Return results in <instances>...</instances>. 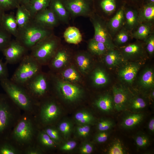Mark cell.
<instances>
[{"label":"cell","instance_id":"obj_1","mask_svg":"<svg viewBox=\"0 0 154 154\" xmlns=\"http://www.w3.org/2000/svg\"><path fill=\"white\" fill-rule=\"evenodd\" d=\"M39 129L34 116L24 112L8 138L23 151L25 148L35 143Z\"/></svg>","mask_w":154,"mask_h":154},{"label":"cell","instance_id":"obj_2","mask_svg":"<svg viewBox=\"0 0 154 154\" xmlns=\"http://www.w3.org/2000/svg\"><path fill=\"white\" fill-rule=\"evenodd\" d=\"M5 94L11 101L24 112L35 115L38 103L30 96L24 87L9 78L0 81Z\"/></svg>","mask_w":154,"mask_h":154},{"label":"cell","instance_id":"obj_3","mask_svg":"<svg viewBox=\"0 0 154 154\" xmlns=\"http://www.w3.org/2000/svg\"><path fill=\"white\" fill-rule=\"evenodd\" d=\"M21 111L5 94H0V141L8 137L22 115Z\"/></svg>","mask_w":154,"mask_h":154},{"label":"cell","instance_id":"obj_4","mask_svg":"<svg viewBox=\"0 0 154 154\" xmlns=\"http://www.w3.org/2000/svg\"><path fill=\"white\" fill-rule=\"evenodd\" d=\"M53 33L52 29L43 27L33 19L25 27L18 29L15 39L28 50L40 41Z\"/></svg>","mask_w":154,"mask_h":154},{"label":"cell","instance_id":"obj_5","mask_svg":"<svg viewBox=\"0 0 154 154\" xmlns=\"http://www.w3.org/2000/svg\"><path fill=\"white\" fill-rule=\"evenodd\" d=\"M41 65L30 54L26 55L10 79L23 86L37 74L41 72Z\"/></svg>","mask_w":154,"mask_h":154},{"label":"cell","instance_id":"obj_6","mask_svg":"<svg viewBox=\"0 0 154 154\" xmlns=\"http://www.w3.org/2000/svg\"><path fill=\"white\" fill-rule=\"evenodd\" d=\"M58 39L53 33L43 39L30 50V55L41 65L51 60L57 51Z\"/></svg>","mask_w":154,"mask_h":154},{"label":"cell","instance_id":"obj_7","mask_svg":"<svg viewBox=\"0 0 154 154\" xmlns=\"http://www.w3.org/2000/svg\"><path fill=\"white\" fill-rule=\"evenodd\" d=\"M60 112L58 106L53 101H48L42 103L39 102L34 116L39 126L40 124L48 125L57 119Z\"/></svg>","mask_w":154,"mask_h":154},{"label":"cell","instance_id":"obj_8","mask_svg":"<svg viewBox=\"0 0 154 154\" xmlns=\"http://www.w3.org/2000/svg\"><path fill=\"white\" fill-rule=\"evenodd\" d=\"M94 28L93 38L104 43L108 50L118 48L114 44L112 37L107 30L105 21L94 12L90 17Z\"/></svg>","mask_w":154,"mask_h":154},{"label":"cell","instance_id":"obj_9","mask_svg":"<svg viewBox=\"0 0 154 154\" xmlns=\"http://www.w3.org/2000/svg\"><path fill=\"white\" fill-rule=\"evenodd\" d=\"M47 79L45 74L41 72L23 86L33 98L38 103L48 91Z\"/></svg>","mask_w":154,"mask_h":154},{"label":"cell","instance_id":"obj_10","mask_svg":"<svg viewBox=\"0 0 154 154\" xmlns=\"http://www.w3.org/2000/svg\"><path fill=\"white\" fill-rule=\"evenodd\" d=\"M125 5L123 0H94V12L107 21Z\"/></svg>","mask_w":154,"mask_h":154},{"label":"cell","instance_id":"obj_11","mask_svg":"<svg viewBox=\"0 0 154 154\" xmlns=\"http://www.w3.org/2000/svg\"><path fill=\"white\" fill-rule=\"evenodd\" d=\"M66 10L74 16L90 17L94 13V0H61Z\"/></svg>","mask_w":154,"mask_h":154},{"label":"cell","instance_id":"obj_12","mask_svg":"<svg viewBox=\"0 0 154 154\" xmlns=\"http://www.w3.org/2000/svg\"><path fill=\"white\" fill-rule=\"evenodd\" d=\"M118 48L125 61L141 60L148 56L143 41L137 40Z\"/></svg>","mask_w":154,"mask_h":154},{"label":"cell","instance_id":"obj_13","mask_svg":"<svg viewBox=\"0 0 154 154\" xmlns=\"http://www.w3.org/2000/svg\"><path fill=\"white\" fill-rule=\"evenodd\" d=\"M28 50L20 43L12 40L2 52L7 64H14L20 62L27 54Z\"/></svg>","mask_w":154,"mask_h":154},{"label":"cell","instance_id":"obj_14","mask_svg":"<svg viewBox=\"0 0 154 154\" xmlns=\"http://www.w3.org/2000/svg\"><path fill=\"white\" fill-rule=\"evenodd\" d=\"M142 65V63L139 61L125 62L118 70L119 78L124 83L129 85L132 84Z\"/></svg>","mask_w":154,"mask_h":154},{"label":"cell","instance_id":"obj_15","mask_svg":"<svg viewBox=\"0 0 154 154\" xmlns=\"http://www.w3.org/2000/svg\"><path fill=\"white\" fill-rule=\"evenodd\" d=\"M114 107L118 111L124 110L129 105L132 98L129 91L121 86H114L112 88Z\"/></svg>","mask_w":154,"mask_h":154},{"label":"cell","instance_id":"obj_16","mask_svg":"<svg viewBox=\"0 0 154 154\" xmlns=\"http://www.w3.org/2000/svg\"><path fill=\"white\" fill-rule=\"evenodd\" d=\"M32 19L40 25L51 29L56 27L59 21L54 13L48 7L38 12Z\"/></svg>","mask_w":154,"mask_h":154},{"label":"cell","instance_id":"obj_17","mask_svg":"<svg viewBox=\"0 0 154 154\" xmlns=\"http://www.w3.org/2000/svg\"><path fill=\"white\" fill-rule=\"evenodd\" d=\"M56 86L60 94L64 99L68 101H75L78 99L82 95L81 90L74 85L58 81Z\"/></svg>","mask_w":154,"mask_h":154},{"label":"cell","instance_id":"obj_18","mask_svg":"<svg viewBox=\"0 0 154 154\" xmlns=\"http://www.w3.org/2000/svg\"><path fill=\"white\" fill-rule=\"evenodd\" d=\"M124 6L111 18L106 21L107 29L112 39L116 34L123 26Z\"/></svg>","mask_w":154,"mask_h":154},{"label":"cell","instance_id":"obj_19","mask_svg":"<svg viewBox=\"0 0 154 154\" xmlns=\"http://www.w3.org/2000/svg\"><path fill=\"white\" fill-rule=\"evenodd\" d=\"M124 13L123 27L131 33L139 24L138 9L125 4L124 7Z\"/></svg>","mask_w":154,"mask_h":154},{"label":"cell","instance_id":"obj_20","mask_svg":"<svg viewBox=\"0 0 154 154\" xmlns=\"http://www.w3.org/2000/svg\"><path fill=\"white\" fill-rule=\"evenodd\" d=\"M0 25L7 31L16 38L18 32V27L15 16L13 13L4 12L0 20Z\"/></svg>","mask_w":154,"mask_h":154},{"label":"cell","instance_id":"obj_21","mask_svg":"<svg viewBox=\"0 0 154 154\" xmlns=\"http://www.w3.org/2000/svg\"><path fill=\"white\" fill-rule=\"evenodd\" d=\"M154 33V24L144 23L139 24L131 34L132 38L143 41Z\"/></svg>","mask_w":154,"mask_h":154},{"label":"cell","instance_id":"obj_22","mask_svg":"<svg viewBox=\"0 0 154 154\" xmlns=\"http://www.w3.org/2000/svg\"><path fill=\"white\" fill-rule=\"evenodd\" d=\"M55 14L59 21L67 23L70 14L61 0H51L48 7Z\"/></svg>","mask_w":154,"mask_h":154},{"label":"cell","instance_id":"obj_23","mask_svg":"<svg viewBox=\"0 0 154 154\" xmlns=\"http://www.w3.org/2000/svg\"><path fill=\"white\" fill-rule=\"evenodd\" d=\"M104 55V62L109 68H114L125 61L118 48L108 50Z\"/></svg>","mask_w":154,"mask_h":154},{"label":"cell","instance_id":"obj_24","mask_svg":"<svg viewBox=\"0 0 154 154\" xmlns=\"http://www.w3.org/2000/svg\"><path fill=\"white\" fill-rule=\"evenodd\" d=\"M138 10L139 24H154V4H143Z\"/></svg>","mask_w":154,"mask_h":154},{"label":"cell","instance_id":"obj_25","mask_svg":"<svg viewBox=\"0 0 154 154\" xmlns=\"http://www.w3.org/2000/svg\"><path fill=\"white\" fill-rule=\"evenodd\" d=\"M141 88L146 90L153 89L154 87V71L153 68L147 67L141 75L138 81Z\"/></svg>","mask_w":154,"mask_h":154},{"label":"cell","instance_id":"obj_26","mask_svg":"<svg viewBox=\"0 0 154 154\" xmlns=\"http://www.w3.org/2000/svg\"><path fill=\"white\" fill-rule=\"evenodd\" d=\"M15 17L18 29L25 27L32 19L27 8L25 6L20 5L17 8Z\"/></svg>","mask_w":154,"mask_h":154},{"label":"cell","instance_id":"obj_27","mask_svg":"<svg viewBox=\"0 0 154 154\" xmlns=\"http://www.w3.org/2000/svg\"><path fill=\"white\" fill-rule=\"evenodd\" d=\"M63 37L67 42L75 44H79L82 39L79 30L74 26H70L66 29L64 33Z\"/></svg>","mask_w":154,"mask_h":154},{"label":"cell","instance_id":"obj_28","mask_svg":"<svg viewBox=\"0 0 154 154\" xmlns=\"http://www.w3.org/2000/svg\"><path fill=\"white\" fill-rule=\"evenodd\" d=\"M35 143L43 150V147L47 148H54L57 144L42 130H40V129L37 134Z\"/></svg>","mask_w":154,"mask_h":154},{"label":"cell","instance_id":"obj_29","mask_svg":"<svg viewBox=\"0 0 154 154\" xmlns=\"http://www.w3.org/2000/svg\"><path fill=\"white\" fill-rule=\"evenodd\" d=\"M51 0H30L25 7L30 13L32 18L38 12L48 8Z\"/></svg>","mask_w":154,"mask_h":154},{"label":"cell","instance_id":"obj_30","mask_svg":"<svg viewBox=\"0 0 154 154\" xmlns=\"http://www.w3.org/2000/svg\"><path fill=\"white\" fill-rule=\"evenodd\" d=\"M95 104L99 109L107 112L112 111L114 107L112 97L108 94L99 97L95 101Z\"/></svg>","mask_w":154,"mask_h":154},{"label":"cell","instance_id":"obj_31","mask_svg":"<svg viewBox=\"0 0 154 154\" xmlns=\"http://www.w3.org/2000/svg\"><path fill=\"white\" fill-rule=\"evenodd\" d=\"M22 151L8 138L0 141V154H21Z\"/></svg>","mask_w":154,"mask_h":154},{"label":"cell","instance_id":"obj_32","mask_svg":"<svg viewBox=\"0 0 154 154\" xmlns=\"http://www.w3.org/2000/svg\"><path fill=\"white\" fill-rule=\"evenodd\" d=\"M68 57L66 51L64 50L56 51L51 60V66L54 69L60 68L66 62Z\"/></svg>","mask_w":154,"mask_h":154},{"label":"cell","instance_id":"obj_33","mask_svg":"<svg viewBox=\"0 0 154 154\" xmlns=\"http://www.w3.org/2000/svg\"><path fill=\"white\" fill-rule=\"evenodd\" d=\"M132 38L131 32L123 27L115 35L112 40L114 45L117 48L123 46Z\"/></svg>","mask_w":154,"mask_h":154},{"label":"cell","instance_id":"obj_34","mask_svg":"<svg viewBox=\"0 0 154 154\" xmlns=\"http://www.w3.org/2000/svg\"><path fill=\"white\" fill-rule=\"evenodd\" d=\"M143 115L141 113L130 115L124 119L121 125L125 128H132L139 123L143 120Z\"/></svg>","mask_w":154,"mask_h":154},{"label":"cell","instance_id":"obj_35","mask_svg":"<svg viewBox=\"0 0 154 154\" xmlns=\"http://www.w3.org/2000/svg\"><path fill=\"white\" fill-rule=\"evenodd\" d=\"M88 47L91 53L99 56L104 55L108 50L104 43L95 40L93 38L90 40Z\"/></svg>","mask_w":154,"mask_h":154},{"label":"cell","instance_id":"obj_36","mask_svg":"<svg viewBox=\"0 0 154 154\" xmlns=\"http://www.w3.org/2000/svg\"><path fill=\"white\" fill-rule=\"evenodd\" d=\"M92 79L94 84L97 86H102L109 82V78L106 73L100 68L96 69L94 72Z\"/></svg>","mask_w":154,"mask_h":154},{"label":"cell","instance_id":"obj_37","mask_svg":"<svg viewBox=\"0 0 154 154\" xmlns=\"http://www.w3.org/2000/svg\"><path fill=\"white\" fill-rule=\"evenodd\" d=\"M74 119L80 125H89L94 121V118L90 113L86 111H81L75 114Z\"/></svg>","mask_w":154,"mask_h":154},{"label":"cell","instance_id":"obj_38","mask_svg":"<svg viewBox=\"0 0 154 154\" xmlns=\"http://www.w3.org/2000/svg\"><path fill=\"white\" fill-rule=\"evenodd\" d=\"M77 64L81 70L84 72H87L90 66V59L88 56L84 54H80L76 57Z\"/></svg>","mask_w":154,"mask_h":154},{"label":"cell","instance_id":"obj_39","mask_svg":"<svg viewBox=\"0 0 154 154\" xmlns=\"http://www.w3.org/2000/svg\"><path fill=\"white\" fill-rule=\"evenodd\" d=\"M11 36L0 25V51H2L12 40Z\"/></svg>","mask_w":154,"mask_h":154},{"label":"cell","instance_id":"obj_40","mask_svg":"<svg viewBox=\"0 0 154 154\" xmlns=\"http://www.w3.org/2000/svg\"><path fill=\"white\" fill-rule=\"evenodd\" d=\"M19 5L18 0H0V9L4 12L17 9Z\"/></svg>","mask_w":154,"mask_h":154},{"label":"cell","instance_id":"obj_41","mask_svg":"<svg viewBox=\"0 0 154 154\" xmlns=\"http://www.w3.org/2000/svg\"><path fill=\"white\" fill-rule=\"evenodd\" d=\"M129 105L132 109L138 110L145 108L147 106V103L143 98L136 97L131 99Z\"/></svg>","mask_w":154,"mask_h":154},{"label":"cell","instance_id":"obj_42","mask_svg":"<svg viewBox=\"0 0 154 154\" xmlns=\"http://www.w3.org/2000/svg\"><path fill=\"white\" fill-rule=\"evenodd\" d=\"M143 41L148 56L150 57L153 56L154 54V33Z\"/></svg>","mask_w":154,"mask_h":154},{"label":"cell","instance_id":"obj_43","mask_svg":"<svg viewBox=\"0 0 154 154\" xmlns=\"http://www.w3.org/2000/svg\"><path fill=\"white\" fill-rule=\"evenodd\" d=\"M71 123L67 121L60 123L58 126V130L65 137H68L70 134L72 130Z\"/></svg>","mask_w":154,"mask_h":154},{"label":"cell","instance_id":"obj_44","mask_svg":"<svg viewBox=\"0 0 154 154\" xmlns=\"http://www.w3.org/2000/svg\"><path fill=\"white\" fill-rule=\"evenodd\" d=\"M62 75L64 78L68 80L71 81H77L80 79L79 75L73 68H70L65 70Z\"/></svg>","mask_w":154,"mask_h":154},{"label":"cell","instance_id":"obj_45","mask_svg":"<svg viewBox=\"0 0 154 154\" xmlns=\"http://www.w3.org/2000/svg\"><path fill=\"white\" fill-rule=\"evenodd\" d=\"M125 153L122 145L119 140L116 141L113 143L108 151L109 154H124Z\"/></svg>","mask_w":154,"mask_h":154},{"label":"cell","instance_id":"obj_46","mask_svg":"<svg viewBox=\"0 0 154 154\" xmlns=\"http://www.w3.org/2000/svg\"><path fill=\"white\" fill-rule=\"evenodd\" d=\"M42 130L57 144L60 141V137L57 129L53 127H48Z\"/></svg>","mask_w":154,"mask_h":154},{"label":"cell","instance_id":"obj_47","mask_svg":"<svg viewBox=\"0 0 154 154\" xmlns=\"http://www.w3.org/2000/svg\"><path fill=\"white\" fill-rule=\"evenodd\" d=\"M44 151L36 143L25 148L23 151L24 154H41Z\"/></svg>","mask_w":154,"mask_h":154},{"label":"cell","instance_id":"obj_48","mask_svg":"<svg viewBox=\"0 0 154 154\" xmlns=\"http://www.w3.org/2000/svg\"><path fill=\"white\" fill-rule=\"evenodd\" d=\"M113 125L114 123L112 121L109 119H103L98 123L97 128L100 131H106L110 129Z\"/></svg>","mask_w":154,"mask_h":154},{"label":"cell","instance_id":"obj_49","mask_svg":"<svg viewBox=\"0 0 154 154\" xmlns=\"http://www.w3.org/2000/svg\"><path fill=\"white\" fill-rule=\"evenodd\" d=\"M136 145L139 148H143L148 145L149 141L148 137L144 135H139L135 137Z\"/></svg>","mask_w":154,"mask_h":154},{"label":"cell","instance_id":"obj_50","mask_svg":"<svg viewBox=\"0 0 154 154\" xmlns=\"http://www.w3.org/2000/svg\"><path fill=\"white\" fill-rule=\"evenodd\" d=\"M90 129V127L89 125H80L77 128V132L79 136L85 137L88 135Z\"/></svg>","mask_w":154,"mask_h":154},{"label":"cell","instance_id":"obj_51","mask_svg":"<svg viewBox=\"0 0 154 154\" xmlns=\"http://www.w3.org/2000/svg\"><path fill=\"white\" fill-rule=\"evenodd\" d=\"M7 64L0 59V81L9 78V72Z\"/></svg>","mask_w":154,"mask_h":154},{"label":"cell","instance_id":"obj_52","mask_svg":"<svg viewBox=\"0 0 154 154\" xmlns=\"http://www.w3.org/2000/svg\"><path fill=\"white\" fill-rule=\"evenodd\" d=\"M77 145L76 142L74 141H70L62 145L60 148L61 150L68 151L74 149Z\"/></svg>","mask_w":154,"mask_h":154},{"label":"cell","instance_id":"obj_53","mask_svg":"<svg viewBox=\"0 0 154 154\" xmlns=\"http://www.w3.org/2000/svg\"><path fill=\"white\" fill-rule=\"evenodd\" d=\"M125 4L137 9L139 8L143 5L144 0H123Z\"/></svg>","mask_w":154,"mask_h":154},{"label":"cell","instance_id":"obj_54","mask_svg":"<svg viewBox=\"0 0 154 154\" xmlns=\"http://www.w3.org/2000/svg\"><path fill=\"white\" fill-rule=\"evenodd\" d=\"M93 149L92 145L89 143H86L83 144L80 147V152L82 154H89L93 152Z\"/></svg>","mask_w":154,"mask_h":154},{"label":"cell","instance_id":"obj_55","mask_svg":"<svg viewBox=\"0 0 154 154\" xmlns=\"http://www.w3.org/2000/svg\"><path fill=\"white\" fill-rule=\"evenodd\" d=\"M108 137V134L106 131H100L97 134L95 140L98 143H103L106 142Z\"/></svg>","mask_w":154,"mask_h":154},{"label":"cell","instance_id":"obj_56","mask_svg":"<svg viewBox=\"0 0 154 154\" xmlns=\"http://www.w3.org/2000/svg\"><path fill=\"white\" fill-rule=\"evenodd\" d=\"M148 128L150 131L152 133L154 131V119L153 117L151 118L148 123Z\"/></svg>","mask_w":154,"mask_h":154},{"label":"cell","instance_id":"obj_57","mask_svg":"<svg viewBox=\"0 0 154 154\" xmlns=\"http://www.w3.org/2000/svg\"><path fill=\"white\" fill-rule=\"evenodd\" d=\"M19 5L26 7L28 5L30 0H18Z\"/></svg>","mask_w":154,"mask_h":154},{"label":"cell","instance_id":"obj_58","mask_svg":"<svg viewBox=\"0 0 154 154\" xmlns=\"http://www.w3.org/2000/svg\"><path fill=\"white\" fill-rule=\"evenodd\" d=\"M143 4H154V0H144Z\"/></svg>","mask_w":154,"mask_h":154},{"label":"cell","instance_id":"obj_59","mask_svg":"<svg viewBox=\"0 0 154 154\" xmlns=\"http://www.w3.org/2000/svg\"><path fill=\"white\" fill-rule=\"evenodd\" d=\"M151 97V98L152 99H153L154 98V90L153 89H152V91L150 95Z\"/></svg>","mask_w":154,"mask_h":154},{"label":"cell","instance_id":"obj_60","mask_svg":"<svg viewBox=\"0 0 154 154\" xmlns=\"http://www.w3.org/2000/svg\"><path fill=\"white\" fill-rule=\"evenodd\" d=\"M4 12H3L0 9V20L1 19V16L3 14V13Z\"/></svg>","mask_w":154,"mask_h":154},{"label":"cell","instance_id":"obj_61","mask_svg":"<svg viewBox=\"0 0 154 154\" xmlns=\"http://www.w3.org/2000/svg\"></svg>","mask_w":154,"mask_h":154}]
</instances>
